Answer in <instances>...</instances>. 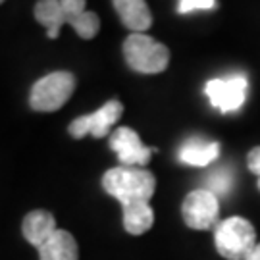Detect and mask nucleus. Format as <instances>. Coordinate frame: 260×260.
<instances>
[{
	"label": "nucleus",
	"instance_id": "obj_6",
	"mask_svg": "<svg viewBox=\"0 0 260 260\" xmlns=\"http://www.w3.org/2000/svg\"><path fill=\"white\" fill-rule=\"evenodd\" d=\"M181 214L191 230H212L220 223L218 222V214H220L218 197L210 193L208 189L191 191L183 201Z\"/></svg>",
	"mask_w": 260,
	"mask_h": 260
},
{
	"label": "nucleus",
	"instance_id": "obj_7",
	"mask_svg": "<svg viewBox=\"0 0 260 260\" xmlns=\"http://www.w3.org/2000/svg\"><path fill=\"white\" fill-rule=\"evenodd\" d=\"M123 106L120 101H108L93 114L79 116L77 120L70 123V133L75 139H83L85 135H93L96 139H101L104 135H108L110 127L121 118Z\"/></svg>",
	"mask_w": 260,
	"mask_h": 260
},
{
	"label": "nucleus",
	"instance_id": "obj_21",
	"mask_svg": "<svg viewBox=\"0 0 260 260\" xmlns=\"http://www.w3.org/2000/svg\"><path fill=\"white\" fill-rule=\"evenodd\" d=\"M2 2H4V0H0V4H2Z\"/></svg>",
	"mask_w": 260,
	"mask_h": 260
},
{
	"label": "nucleus",
	"instance_id": "obj_4",
	"mask_svg": "<svg viewBox=\"0 0 260 260\" xmlns=\"http://www.w3.org/2000/svg\"><path fill=\"white\" fill-rule=\"evenodd\" d=\"M75 91V77L70 72H52L41 77L29 94V106L37 112L60 110Z\"/></svg>",
	"mask_w": 260,
	"mask_h": 260
},
{
	"label": "nucleus",
	"instance_id": "obj_5",
	"mask_svg": "<svg viewBox=\"0 0 260 260\" xmlns=\"http://www.w3.org/2000/svg\"><path fill=\"white\" fill-rule=\"evenodd\" d=\"M247 89H249L247 77L243 74H233L230 77L210 79L205 87V93L214 108H218L223 114H230L237 112L245 104Z\"/></svg>",
	"mask_w": 260,
	"mask_h": 260
},
{
	"label": "nucleus",
	"instance_id": "obj_13",
	"mask_svg": "<svg viewBox=\"0 0 260 260\" xmlns=\"http://www.w3.org/2000/svg\"><path fill=\"white\" fill-rule=\"evenodd\" d=\"M56 220L54 216L47 210H33L29 212L25 218H23V223H21V232H23V237L27 239L35 249L39 245L47 241L48 237L56 232Z\"/></svg>",
	"mask_w": 260,
	"mask_h": 260
},
{
	"label": "nucleus",
	"instance_id": "obj_2",
	"mask_svg": "<svg viewBox=\"0 0 260 260\" xmlns=\"http://www.w3.org/2000/svg\"><path fill=\"white\" fill-rule=\"evenodd\" d=\"M123 56L133 72L160 74L170 64V50L145 33H131L123 41Z\"/></svg>",
	"mask_w": 260,
	"mask_h": 260
},
{
	"label": "nucleus",
	"instance_id": "obj_15",
	"mask_svg": "<svg viewBox=\"0 0 260 260\" xmlns=\"http://www.w3.org/2000/svg\"><path fill=\"white\" fill-rule=\"evenodd\" d=\"M123 208V228L131 235H143L152 228L154 223V212L150 203H133L125 205Z\"/></svg>",
	"mask_w": 260,
	"mask_h": 260
},
{
	"label": "nucleus",
	"instance_id": "obj_8",
	"mask_svg": "<svg viewBox=\"0 0 260 260\" xmlns=\"http://www.w3.org/2000/svg\"><path fill=\"white\" fill-rule=\"evenodd\" d=\"M110 149L116 152L121 166L141 168L149 164L150 154L156 149H149L143 145L139 133L131 127H118L110 135Z\"/></svg>",
	"mask_w": 260,
	"mask_h": 260
},
{
	"label": "nucleus",
	"instance_id": "obj_12",
	"mask_svg": "<svg viewBox=\"0 0 260 260\" xmlns=\"http://www.w3.org/2000/svg\"><path fill=\"white\" fill-rule=\"evenodd\" d=\"M220 154V145L216 141H205L201 137L187 139L179 149V160L187 166H208Z\"/></svg>",
	"mask_w": 260,
	"mask_h": 260
},
{
	"label": "nucleus",
	"instance_id": "obj_9",
	"mask_svg": "<svg viewBox=\"0 0 260 260\" xmlns=\"http://www.w3.org/2000/svg\"><path fill=\"white\" fill-rule=\"evenodd\" d=\"M62 8L66 14L68 25L75 29V33L81 39H93L96 37L101 29V19L94 12L85 10V0H60Z\"/></svg>",
	"mask_w": 260,
	"mask_h": 260
},
{
	"label": "nucleus",
	"instance_id": "obj_3",
	"mask_svg": "<svg viewBox=\"0 0 260 260\" xmlns=\"http://www.w3.org/2000/svg\"><path fill=\"white\" fill-rule=\"evenodd\" d=\"M216 249L228 260H245L256 245V233L249 220L232 216L214 228Z\"/></svg>",
	"mask_w": 260,
	"mask_h": 260
},
{
	"label": "nucleus",
	"instance_id": "obj_16",
	"mask_svg": "<svg viewBox=\"0 0 260 260\" xmlns=\"http://www.w3.org/2000/svg\"><path fill=\"white\" fill-rule=\"evenodd\" d=\"M233 185V174L232 170H228V168H220V170H214L212 174L208 176V181H206V187L210 193L218 197H223L230 193V189Z\"/></svg>",
	"mask_w": 260,
	"mask_h": 260
},
{
	"label": "nucleus",
	"instance_id": "obj_10",
	"mask_svg": "<svg viewBox=\"0 0 260 260\" xmlns=\"http://www.w3.org/2000/svg\"><path fill=\"white\" fill-rule=\"evenodd\" d=\"M39 260H77L79 249L77 241L70 232L56 230L47 241L37 247Z\"/></svg>",
	"mask_w": 260,
	"mask_h": 260
},
{
	"label": "nucleus",
	"instance_id": "obj_1",
	"mask_svg": "<svg viewBox=\"0 0 260 260\" xmlns=\"http://www.w3.org/2000/svg\"><path fill=\"white\" fill-rule=\"evenodd\" d=\"M103 187L121 206H125L133 203H150L156 189V179L145 168L118 166L103 176Z\"/></svg>",
	"mask_w": 260,
	"mask_h": 260
},
{
	"label": "nucleus",
	"instance_id": "obj_18",
	"mask_svg": "<svg viewBox=\"0 0 260 260\" xmlns=\"http://www.w3.org/2000/svg\"><path fill=\"white\" fill-rule=\"evenodd\" d=\"M247 166L251 170L254 176L260 177V147H254V149L249 152L247 156Z\"/></svg>",
	"mask_w": 260,
	"mask_h": 260
},
{
	"label": "nucleus",
	"instance_id": "obj_20",
	"mask_svg": "<svg viewBox=\"0 0 260 260\" xmlns=\"http://www.w3.org/2000/svg\"><path fill=\"white\" fill-rule=\"evenodd\" d=\"M258 189H260V177H258Z\"/></svg>",
	"mask_w": 260,
	"mask_h": 260
},
{
	"label": "nucleus",
	"instance_id": "obj_19",
	"mask_svg": "<svg viewBox=\"0 0 260 260\" xmlns=\"http://www.w3.org/2000/svg\"><path fill=\"white\" fill-rule=\"evenodd\" d=\"M245 260H260V243L254 245V249L249 252V256H247Z\"/></svg>",
	"mask_w": 260,
	"mask_h": 260
},
{
	"label": "nucleus",
	"instance_id": "obj_14",
	"mask_svg": "<svg viewBox=\"0 0 260 260\" xmlns=\"http://www.w3.org/2000/svg\"><path fill=\"white\" fill-rule=\"evenodd\" d=\"M35 19L45 27L48 39H58L62 25L68 23L60 0H39L35 4Z\"/></svg>",
	"mask_w": 260,
	"mask_h": 260
},
{
	"label": "nucleus",
	"instance_id": "obj_11",
	"mask_svg": "<svg viewBox=\"0 0 260 260\" xmlns=\"http://www.w3.org/2000/svg\"><path fill=\"white\" fill-rule=\"evenodd\" d=\"M121 23L133 33H143L152 25V14L145 0H112Z\"/></svg>",
	"mask_w": 260,
	"mask_h": 260
},
{
	"label": "nucleus",
	"instance_id": "obj_17",
	"mask_svg": "<svg viewBox=\"0 0 260 260\" xmlns=\"http://www.w3.org/2000/svg\"><path fill=\"white\" fill-rule=\"evenodd\" d=\"M216 6V0H179L177 12L179 14H189L193 10H210Z\"/></svg>",
	"mask_w": 260,
	"mask_h": 260
}]
</instances>
